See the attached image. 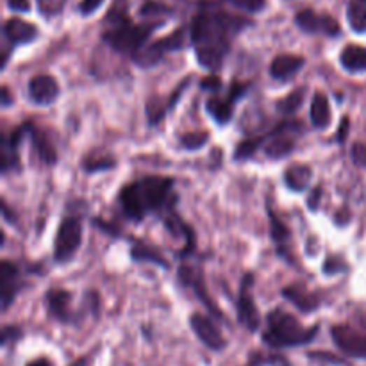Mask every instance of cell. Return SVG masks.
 Instances as JSON below:
<instances>
[{
    "label": "cell",
    "mask_w": 366,
    "mask_h": 366,
    "mask_svg": "<svg viewBox=\"0 0 366 366\" xmlns=\"http://www.w3.org/2000/svg\"><path fill=\"white\" fill-rule=\"evenodd\" d=\"M248 25L251 22L241 16L223 11L197 15L190 27V38L195 48L197 61L209 72H220L223 61L231 52L234 36Z\"/></svg>",
    "instance_id": "6da1fadb"
},
{
    "label": "cell",
    "mask_w": 366,
    "mask_h": 366,
    "mask_svg": "<svg viewBox=\"0 0 366 366\" xmlns=\"http://www.w3.org/2000/svg\"><path fill=\"white\" fill-rule=\"evenodd\" d=\"M174 177L147 176L122 188L118 202L129 220L141 222L150 213H168L176 209Z\"/></svg>",
    "instance_id": "7a4b0ae2"
},
{
    "label": "cell",
    "mask_w": 366,
    "mask_h": 366,
    "mask_svg": "<svg viewBox=\"0 0 366 366\" xmlns=\"http://www.w3.org/2000/svg\"><path fill=\"white\" fill-rule=\"evenodd\" d=\"M108 18L113 20V27L104 32L102 40L106 41L109 47L115 48L116 52L131 54V56H134L136 52L147 43V40L152 36V32H154L155 29L163 25V22L132 24L127 16H125V13L118 11V9H111Z\"/></svg>",
    "instance_id": "3957f363"
},
{
    "label": "cell",
    "mask_w": 366,
    "mask_h": 366,
    "mask_svg": "<svg viewBox=\"0 0 366 366\" xmlns=\"http://www.w3.org/2000/svg\"><path fill=\"white\" fill-rule=\"evenodd\" d=\"M318 325L304 327L293 315L283 309H275L268 315V327L263 332V339L274 349L299 346L313 342L318 335Z\"/></svg>",
    "instance_id": "277c9868"
},
{
    "label": "cell",
    "mask_w": 366,
    "mask_h": 366,
    "mask_svg": "<svg viewBox=\"0 0 366 366\" xmlns=\"http://www.w3.org/2000/svg\"><path fill=\"white\" fill-rule=\"evenodd\" d=\"M83 243V225L76 216H68L59 223V229L54 239V259L64 265L76 258L77 251Z\"/></svg>",
    "instance_id": "5b68a950"
},
{
    "label": "cell",
    "mask_w": 366,
    "mask_h": 366,
    "mask_svg": "<svg viewBox=\"0 0 366 366\" xmlns=\"http://www.w3.org/2000/svg\"><path fill=\"white\" fill-rule=\"evenodd\" d=\"M184 45H186V36H184L183 29H179V31H176L174 34H170V36L163 38V40L160 41H155V43L143 45V47L139 48L134 56H132V61L141 68H152L163 59L167 52L181 50V48H184Z\"/></svg>",
    "instance_id": "8992f818"
},
{
    "label": "cell",
    "mask_w": 366,
    "mask_h": 366,
    "mask_svg": "<svg viewBox=\"0 0 366 366\" xmlns=\"http://www.w3.org/2000/svg\"><path fill=\"white\" fill-rule=\"evenodd\" d=\"M299 131H302V124H299V122H283V124H279L270 132V136H267L263 143V150L268 160L279 161L290 155L295 148L293 132Z\"/></svg>",
    "instance_id": "52a82bcc"
},
{
    "label": "cell",
    "mask_w": 366,
    "mask_h": 366,
    "mask_svg": "<svg viewBox=\"0 0 366 366\" xmlns=\"http://www.w3.org/2000/svg\"><path fill=\"white\" fill-rule=\"evenodd\" d=\"M295 24L300 31L307 32V34H323V36L336 38L342 32L336 18L329 15H318L313 9H304V11L297 13Z\"/></svg>",
    "instance_id": "ba28073f"
},
{
    "label": "cell",
    "mask_w": 366,
    "mask_h": 366,
    "mask_svg": "<svg viewBox=\"0 0 366 366\" xmlns=\"http://www.w3.org/2000/svg\"><path fill=\"white\" fill-rule=\"evenodd\" d=\"M252 288H254V274H247L243 277L241 286H239L238 320L251 332H255L259 329L261 318H259V311L255 307L254 297H252Z\"/></svg>",
    "instance_id": "9c48e42d"
},
{
    "label": "cell",
    "mask_w": 366,
    "mask_h": 366,
    "mask_svg": "<svg viewBox=\"0 0 366 366\" xmlns=\"http://www.w3.org/2000/svg\"><path fill=\"white\" fill-rule=\"evenodd\" d=\"M190 325L193 329V332L197 335V338L211 351H223L227 342L222 336L220 329L216 327V323L211 318L200 315V313H193L190 316Z\"/></svg>",
    "instance_id": "30bf717a"
},
{
    "label": "cell",
    "mask_w": 366,
    "mask_h": 366,
    "mask_svg": "<svg viewBox=\"0 0 366 366\" xmlns=\"http://www.w3.org/2000/svg\"><path fill=\"white\" fill-rule=\"evenodd\" d=\"M24 288V281L20 279V270L13 261H2L0 265V295H2V309H8L18 291Z\"/></svg>",
    "instance_id": "8fae6325"
},
{
    "label": "cell",
    "mask_w": 366,
    "mask_h": 366,
    "mask_svg": "<svg viewBox=\"0 0 366 366\" xmlns=\"http://www.w3.org/2000/svg\"><path fill=\"white\" fill-rule=\"evenodd\" d=\"M332 339L345 354L352 358H366V335L346 325L332 327Z\"/></svg>",
    "instance_id": "7c38bea8"
},
{
    "label": "cell",
    "mask_w": 366,
    "mask_h": 366,
    "mask_svg": "<svg viewBox=\"0 0 366 366\" xmlns=\"http://www.w3.org/2000/svg\"><path fill=\"white\" fill-rule=\"evenodd\" d=\"M59 83L56 77L48 76V73H40V76L32 77L29 80V97L32 102L40 104V106H50L59 97Z\"/></svg>",
    "instance_id": "4fadbf2b"
},
{
    "label": "cell",
    "mask_w": 366,
    "mask_h": 366,
    "mask_svg": "<svg viewBox=\"0 0 366 366\" xmlns=\"http://www.w3.org/2000/svg\"><path fill=\"white\" fill-rule=\"evenodd\" d=\"M179 281L183 284H190V286H193L197 299H199L200 302L207 307V309L211 311L213 315H216L218 318H223L222 311H220L218 306H216V304L209 299V293H207L202 270H193L191 267H186V265H184V267H181V270H179Z\"/></svg>",
    "instance_id": "5bb4252c"
},
{
    "label": "cell",
    "mask_w": 366,
    "mask_h": 366,
    "mask_svg": "<svg viewBox=\"0 0 366 366\" xmlns=\"http://www.w3.org/2000/svg\"><path fill=\"white\" fill-rule=\"evenodd\" d=\"M306 64V59L302 56L295 54H279L270 64V76L275 80H288L300 72Z\"/></svg>",
    "instance_id": "9a60e30c"
},
{
    "label": "cell",
    "mask_w": 366,
    "mask_h": 366,
    "mask_svg": "<svg viewBox=\"0 0 366 366\" xmlns=\"http://www.w3.org/2000/svg\"><path fill=\"white\" fill-rule=\"evenodd\" d=\"M4 36L11 45L31 43L38 38V27L22 18H11L4 25Z\"/></svg>",
    "instance_id": "2e32d148"
},
{
    "label": "cell",
    "mask_w": 366,
    "mask_h": 366,
    "mask_svg": "<svg viewBox=\"0 0 366 366\" xmlns=\"http://www.w3.org/2000/svg\"><path fill=\"white\" fill-rule=\"evenodd\" d=\"M284 299L290 300L295 307H299L302 313H311L320 306V299L316 295L306 291V288L300 286V284H291L283 290Z\"/></svg>",
    "instance_id": "e0dca14e"
},
{
    "label": "cell",
    "mask_w": 366,
    "mask_h": 366,
    "mask_svg": "<svg viewBox=\"0 0 366 366\" xmlns=\"http://www.w3.org/2000/svg\"><path fill=\"white\" fill-rule=\"evenodd\" d=\"M268 218H270V234L274 243L277 245V251L281 255L290 254V243H291V231L286 223L281 220V216L274 211L268 204Z\"/></svg>",
    "instance_id": "ac0fdd59"
},
{
    "label": "cell",
    "mask_w": 366,
    "mask_h": 366,
    "mask_svg": "<svg viewBox=\"0 0 366 366\" xmlns=\"http://www.w3.org/2000/svg\"><path fill=\"white\" fill-rule=\"evenodd\" d=\"M70 300L72 295L66 290H50L47 293V304L48 311L54 318L61 320V322H70L72 315H70Z\"/></svg>",
    "instance_id": "d6986e66"
},
{
    "label": "cell",
    "mask_w": 366,
    "mask_h": 366,
    "mask_svg": "<svg viewBox=\"0 0 366 366\" xmlns=\"http://www.w3.org/2000/svg\"><path fill=\"white\" fill-rule=\"evenodd\" d=\"M339 63L346 72H366V48L361 45H346L339 54Z\"/></svg>",
    "instance_id": "ffe728a7"
},
{
    "label": "cell",
    "mask_w": 366,
    "mask_h": 366,
    "mask_svg": "<svg viewBox=\"0 0 366 366\" xmlns=\"http://www.w3.org/2000/svg\"><path fill=\"white\" fill-rule=\"evenodd\" d=\"M311 124L316 129H327L330 124V104L322 92H316L311 100Z\"/></svg>",
    "instance_id": "44dd1931"
},
{
    "label": "cell",
    "mask_w": 366,
    "mask_h": 366,
    "mask_svg": "<svg viewBox=\"0 0 366 366\" xmlns=\"http://www.w3.org/2000/svg\"><path fill=\"white\" fill-rule=\"evenodd\" d=\"M311 179H313V170L307 164H291L284 171V184L291 191H297V193L306 190L309 186Z\"/></svg>",
    "instance_id": "7402d4cb"
},
{
    "label": "cell",
    "mask_w": 366,
    "mask_h": 366,
    "mask_svg": "<svg viewBox=\"0 0 366 366\" xmlns=\"http://www.w3.org/2000/svg\"><path fill=\"white\" fill-rule=\"evenodd\" d=\"M131 259L136 263H154L163 268H168V261L163 258V254L145 241H132Z\"/></svg>",
    "instance_id": "603a6c76"
},
{
    "label": "cell",
    "mask_w": 366,
    "mask_h": 366,
    "mask_svg": "<svg viewBox=\"0 0 366 366\" xmlns=\"http://www.w3.org/2000/svg\"><path fill=\"white\" fill-rule=\"evenodd\" d=\"M234 104H236L234 100L229 99V97H225V99H220V97H209L206 102V109L220 125H223L227 124L229 120L232 118Z\"/></svg>",
    "instance_id": "cb8c5ba5"
},
{
    "label": "cell",
    "mask_w": 366,
    "mask_h": 366,
    "mask_svg": "<svg viewBox=\"0 0 366 366\" xmlns=\"http://www.w3.org/2000/svg\"><path fill=\"white\" fill-rule=\"evenodd\" d=\"M29 134H31L32 143H34V147H36L38 154H40V157L43 160V163H47V164L56 163L57 152H56V148H54V145L50 143V139H48L41 131H38V129L32 127L31 124H29Z\"/></svg>",
    "instance_id": "d4e9b609"
},
{
    "label": "cell",
    "mask_w": 366,
    "mask_h": 366,
    "mask_svg": "<svg viewBox=\"0 0 366 366\" xmlns=\"http://www.w3.org/2000/svg\"><path fill=\"white\" fill-rule=\"evenodd\" d=\"M346 20L354 32H366V0H351L346 8Z\"/></svg>",
    "instance_id": "484cf974"
},
{
    "label": "cell",
    "mask_w": 366,
    "mask_h": 366,
    "mask_svg": "<svg viewBox=\"0 0 366 366\" xmlns=\"http://www.w3.org/2000/svg\"><path fill=\"white\" fill-rule=\"evenodd\" d=\"M170 108H171L170 102L164 104L163 100L157 99V97H150V99L147 100V106H145V109H147L148 124H150V125L160 124V122L164 118V115H167L168 109H170Z\"/></svg>",
    "instance_id": "4316f807"
},
{
    "label": "cell",
    "mask_w": 366,
    "mask_h": 366,
    "mask_svg": "<svg viewBox=\"0 0 366 366\" xmlns=\"http://www.w3.org/2000/svg\"><path fill=\"white\" fill-rule=\"evenodd\" d=\"M304 102V90H295V92L288 93L284 99L279 100L275 106H277V111L283 113V115H295L299 111V108Z\"/></svg>",
    "instance_id": "83f0119b"
},
{
    "label": "cell",
    "mask_w": 366,
    "mask_h": 366,
    "mask_svg": "<svg viewBox=\"0 0 366 366\" xmlns=\"http://www.w3.org/2000/svg\"><path fill=\"white\" fill-rule=\"evenodd\" d=\"M265 139H267V136H258V138L243 139L241 143H239L238 147H236V150H234V160H236V161L251 160L252 155L255 154V150H258L259 147H263Z\"/></svg>",
    "instance_id": "f1b7e54d"
},
{
    "label": "cell",
    "mask_w": 366,
    "mask_h": 366,
    "mask_svg": "<svg viewBox=\"0 0 366 366\" xmlns=\"http://www.w3.org/2000/svg\"><path fill=\"white\" fill-rule=\"evenodd\" d=\"M207 141H209V132L206 131L188 132V134L181 136V145H183L186 150H199Z\"/></svg>",
    "instance_id": "f546056e"
},
{
    "label": "cell",
    "mask_w": 366,
    "mask_h": 366,
    "mask_svg": "<svg viewBox=\"0 0 366 366\" xmlns=\"http://www.w3.org/2000/svg\"><path fill=\"white\" fill-rule=\"evenodd\" d=\"M116 167V161L111 160V157H86L83 161V168L84 171H106L111 170V168Z\"/></svg>",
    "instance_id": "4dcf8cb0"
},
{
    "label": "cell",
    "mask_w": 366,
    "mask_h": 366,
    "mask_svg": "<svg viewBox=\"0 0 366 366\" xmlns=\"http://www.w3.org/2000/svg\"><path fill=\"white\" fill-rule=\"evenodd\" d=\"M234 8L247 13H259L267 8V0H229Z\"/></svg>",
    "instance_id": "1f68e13d"
},
{
    "label": "cell",
    "mask_w": 366,
    "mask_h": 366,
    "mask_svg": "<svg viewBox=\"0 0 366 366\" xmlns=\"http://www.w3.org/2000/svg\"><path fill=\"white\" fill-rule=\"evenodd\" d=\"M161 13H171L170 8H167V6L163 4H157V2H147V4L141 6V9H139V15L141 16H152V15H161Z\"/></svg>",
    "instance_id": "d6a6232c"
},
{
    "label": "cell",
    "mask_w": 366,
    "mask_h": 366,
    "mask_svg": "<svg viewBox=\"0 0 366 366\" xmlns=\"http://www.w3.org/2000/svg\"><path fill=\"white\" fill-rule=\"evenodd\" d=\"M352 161H354L358 167H366V143H354L352 145Z\"/></svg>",
    "instance_id": "836d02e7"
},
{
    "label": "cell",
    "mask_w": 366,
    "mask_h": 366,
    "mask_svg": "<svg viewBox=\"0 0 366 366\" xmlns=\"http://www.w3.org/2000/svg\"><path fill=\"white\" fill-rule=\"evenodd\" d=\"M200 88L207 90V92H218V90L222 88V79L213 73V76H209V77H206V79L200 80Z\"/></svg>",
    "instance_id": "e575fe53"
},
{
    "label": "cell",
    "mask_w": 366,
    "mask_h": 366,
    "mask_svg": "<svg viewBox=\"0 0 366 366\" xmlns=\"http://www.w3.org/2000/svg\"><path fill=\"white\" fill-rule=\"evenodd\" d=\"M343 270V261L339 258H329L323 265V274L327 275H335L338 272Z\"/></svg>",
    "instance_id": "d590c367"
},
{
    "label": "cell",
    "mask_w": 366,
    "mask_h": 366,
    "mask_svg": "<svg viewBox=\"0 0 366 366\" xmlns=\"http://www.w3.org/2000/svg\"><path fill=\"white\" fill-rule=\"evenodd\" d=\"M102 4L104 0H83L79 4V11L80 15H93Z\"/></svg>",
    "instance_id": "8d00e7d4"
},
{
    "label": "cell",
    "mask_w": 366,
    "mask_h": 366,
    "mask_svg": "<svg viewBox=\"0 0 366 366\" xmlns=\"http://www.w3.org/2000/svg\"><path fill=\"white\" fill-rule=\"evenodd\" d=\"M22 330L18 329V327L15 325H8L4 327V330H2V345H8L9 342H13V339L20 338Z\"/></svg>",
    "instance_id": "74e56055"
},
{
    "label": "cell",
    "mask_w": 366,
    "mask_h": 366,
    "mask_svg": "<svg viewBox=\"0 0 366 366\" xmlns=\"http://www.w3.org/2000/svg\"><path fill=\"white\" fill-rule=\"evenodd\" d=\"M93 223H95V227H97V229H100V231H104V232H106V234H109V236H118V234H120V229L115 227L113 223L104 222V220H99V218L93 220Z\"/></svg>",
    "instance_id": "f35d334b"
},
{
    "label": "cell",
    "mask_w": 366,
    "mask_h": 366,
    "mask_svg": "<svg viewBox=\"0 0 366 366\" xmlns=\"http://www.w3.org/2000/svg\"><path fill=\"white\" fill-rule=\"evenodd\" d=\"M8 8L11 11L18 13H27L31 9V2L29 0H8Z\"/></svg>",
    "instance_id": "ab89813d"
},
{
    "label": "cell",
    "mask_w": 366,
    "mask_h": 366,
    "mask_svg": "<svg viewBox=\"0 0 366 366\" xmlns=\"http://www.w3.org/2000/svg\"><path fill=\"white\" fill-rule=\"evenodd\" d=\"M320 200H322V188H316L309 195V199H307V206H309L311 211H316V209H318Z\"/></svg>",
    "instance_id": "60d3db41"
},
{
    "label": "cell",
    "mask_w": 366,
    "mask_h": 366,
    "mask_svg": "<svg viewBox=\"0 0 366 366\" xmlns=\"http://www.w3.org/2000/svg\"><path fill=\"white\" fill-rule=\"evenodd\" d=\"M349 129H351V120L343 118L342 124H339V129H338V141L339 143H345L346 136H349Z\"/></svg>",
    "instance_id": "b9f144b4"
},
{
    "label": "cell",
    "mask_w": 366,
    "mask_h": 366,
    "mask_svg": "<svg viewBox=\"0 0 366 366\" xmlns=\"http://www.w3.org/2000/svg\"><path fill=\"white\" fill-rule=\"evenodd\" d=\"M11 104H13L11 92H9L8 86H4V88H2V108H9Z\"/></svg>",
    "instance_id": "7bdbcfd3"
},
{
    "label": "cell",
    "mask_w": 366,
    "mask_h": 366,
    "mask_svg": "<svg viewBox=\"0 0 366 366\" xmlns=\"http://www.w3.org/2000/svg\"><path fill=\"white\" fill-rule=\"evenodd\" d=\"M27 366H52V363L48 359H36V361L29 363Z\"/></svg>",
    "instance_id": "ee69618b"
}]
</instances>
